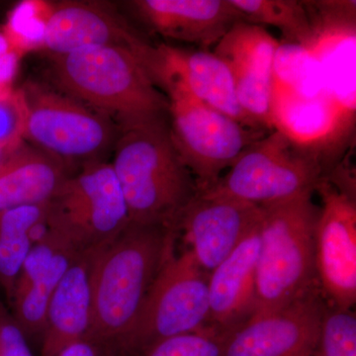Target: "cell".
Here are the masks:
<instances>
[{"label": "cell", "mask_w": 356, "mask_h": 356, "mask_svg": "<svg viewBox=\"0 0 356 356\" xmlns=\"http://www.w3.org/2000/svg\"><path fill=\"white\" fill-rule=\"evenodd\" d=\"M113 154L130 222L177 231L199 188L173 143L170 116L120 128Z\"/></svg>", "instance_id": "1"}, {"label": "cell", "mask_w": 356, "mask_h": 356, "mask_svg": "<svg viewBox=\"0 0 356 356\" xmlns=\"http://www.w3.org/2000/svg\"><path fill=\"white\" fill-rule=\"evenodd\" d=\"M177 238V231L168 227L130 222L102 245L93 271L92 317L86 339L112 353L175 252Z\"/></svg>", "instance_id": "2"}, {"label": "cell", "mask_w": 356, "mask_h": 356, "mask_svg": "<svg viewBox=\"0 0 356 356\" xmlns=\"http://www.w3.org/2000/svg\"><path fill=\"white\" fill-rule=\"evenodd\" d=\"M49 74L51 86L108 117L119 129L170 116L168 97L127 47H90L50 56Z\"/></svg>", "instance_id": "3"}, {"label": "cell", "mask_w": 356, "mask_h": 356, "mask_svg": "<svg viewBox=\"0 0 356 356\" xmlns=\"http://www.w3.org/2000/svg\"><path fill=\"white\" fill-rule=\"evenodd\" d=\"M313 194L261 207L254 316L322 292L316 267L320 208Z\"/></svg>", "instance_id": "4"}, {"label": "cell", "mask_w": 356, "mask_h": 356, "mask_svg": "<svg viewBox=\"0 0 356 356\" xmlns=\"http://www.w3.org/2000/svg\"><path fill=\"white\" fill-rule=\"evenodd\" d=\"M19 89L28 144L72 168L113 152L120 129L108 117L47 83L28 81Z\"/></svg>", "instance_id": "5"}, {"label": "cell", "mask_w": 356, "mask_h": 356, "mask_svg": "<svg viewBox=\"0 0 356 356\" xmlns=\"http://www.w3.org/2000/svg\"><path fill=\"white\" fill-rule=\"evenodd\" d=\"M208 278L188 250L173 252L112 355H136L170 337L202 332L209 313Z\"/></svg>", "instance_id": "6"}, {"label": "cell", "mask_w": 356, "mask_h": 356, "mask_svg": "<svg viewBox=\"0 0 356 356\" xmlns=\"http://www.w3.org/2000/svg\"><path fill=\"white\" fill-rule=\"evenodd\" d=\"M324 165L288 134L273 130L255 140L209 191L257 207L315 192L325 179Z\"/></svg>", "instance_id": "7"}, {"label": "cell", "mask_w": 356, "mask_h": 356, "mask_svg": "<svg viewBox=\"0 0 356 356\" xmlns=\"http://www.w3.org/2000/svg\"><path fill=\"white\" fill-rule=\"evenodd\" d=\"M47 229L81 250L109 243L130 224L111 163L92 161L72 173L47 203Z\"/></svg>", "instance_id": "8"}, {"label": "cell", "mask_w": 356, "mask_h": 356, "mask_svg": "<svg viewBox=\"0 0 356 356\" xmlns=\"http://www.w3.org/2000/svg\"><path fill=\"white\" fill-rule=\"evenodd\" d=\"M165 96L173 143L199 192L212 188L243 152L267 134L243 125L181 89Z\"/></svg>", "instance_id": "9"}, {"label": "cell", "mask_w": 356, "mask_h": 356, "mask_svg": "<svg viewBox=\"0 0 356 356\" xmlns=\"http://www.w3.org/2000/svg\"><path fill=\"white\" fill-rule=\"evenodd\" d=\"M131 51L165 95L181 89L243 125L261 130L238 104L231 70L216 54L201 49L185 50L170 44H152L144 39Z\"/></svg>", "instance_id": "10"}, {"label": "cell", "mask_w": 356, "mask_h": 356, "mask_svg": "<svg viewBox=\"0 0 356 356\" xmlns=\"http://www.w3.org/2000/svg\"><path fill=\"white\" fill-rule=\"evenodd\" d=\"M323 198L316 229V267L325 301L343 309L356 302L355 194L325 178L316 189Z\"/></svg>", "instance_id": "11"}, {"label": "cell", "mask_w": 356, "mask_h": 356, "mask_svg": "<svg viewBox=\"0 0 356 356\" xmlns=\"http://www.w3.org/2000/svg\"><path fill=\"white\" fill-rule=\"evenodd\" d=\"M280 43L264 26L236 23L214 47L233 76L238 104L261 130H273L274 72Z\"/></svg>", "instance_id": "12"}, {"label": "cell", "mask_w": 356, "mask_h": 356, "mask_svg": "<svg viewBox=\"0 0 356 356\" xmlns=\"http://www.w3.org/2000/svg\"><path fill=\"white\" fill-rule=\"evenodd\" d=\"M325 302L317 292L254 316L222 339V356H313Z\"/></svg>", "instance_id": "13"}, {"label": "cell", "mask_w": 356, "mask_h": 356, "mask_svg": "<svg viewBox=\"0 0 356 356\" xmlns=\"http://www.w3.org/2000/svg\"><path fill=\"white\" fill-rule=\"evenodd\" d=\"M261 208L199 192L185 209L177 227L199 266L210 273L229 257L259 224Z\"/></svg>", "instance_id": "14"}, {"label": "cell", "mask_w": 356, "mask_h": 356, "mask_svg": "<svg viewBox=\"0 0 356 356\" xmlns=\"http://www.w3.org/2000/svg\"><path fill=\"white\" fill-rule=\"evenodd\" d=\"M259 245V224L240 245L209 273V313L202 332L222 341L254 317L257 309Z\"/></svg>", "instance_id": "15"}, {"label": "cell", "mask_w": 356, "mask_h": 356, "mask_svg": "<svg viewBox=\"0 0 356 356\" xmlns=\"http://www.w3.org/2000/svg\"><path fill=\"white\" fill-rule=\"evenodd\" d=\"M140 38L108 4L65 0L50 3L40 49L48 51L49 56L90 47L130 49Z\"/></svg>", "instance_id": "16"}, {"label": "cell", "mask_w": 356, "mask_h": 356, "mask_svg": "<svg viewBox=\"0 0 356 356\" xmlns=\"http://www.w3.org/2000/svg\"><path fill=\"white\" fill-rule=\"evenodd\" d=\"M133 13L152 32L165 38L215 47L242 16L229 0H134Z\"/></svg>", "instance_id": "17"}, {"label": "cell", "mask_w": 356, "mask_h": 356, "mask_svg": "<svg viewBox=\"0 0 356 356\" xmlns=\"http://www.w3.org/2000/svg\"><path fill=\"white\" fill-rule=\"evenodd\" d=\"M102 247L79 252L56 288L47 309L42 356H58L67 346L88 337L93 271Z\"/></svg>", "instance_id": "18"}, {"label": "cell", "mask_w": 356, "mask_h": 356, "mask_svg": "<svg viewBox=\"0 0 356 356\" xmlns=\"http://www.w3.org/2000/svg\"><path fill=\"white\" fill-rule=\"evenodd\" d=\"M72 170L20 140L0 158V210L48 203Z\"/></svg>", "instance_id": "19"}, {"label": "cell", "mask_w": 356, "mask_h": 356, "mask_svg": "<svg viewBox=\"0 0 356 356\" xmlns=\"http://www.w3.org/2000/svg\"><path fill=\"white\" fill-rule=\"evenodd\" d=\"M79 252L70 245L62 248L40 273L16 283L9 308L26 337L43 334L51 296Z\"/></svg>", "instance_id": "20"}, {"label": "cell", "mask_w": 356, "mask_h": 356, "mask_svg": "<svg viewBox=\"0 0 356 356\" xmlns=\"http://www.w3.org/2000/svg\"><path fill=\"white\" fill-rule=\"evenodd\" d=\"M46 207L47 203L0 210V293L8 307L33 245L32 232L43 221Z\"/></svg>", "instance_id": "21"}, {"label": "cell", "mask_w": 356, "mask_h": 356, "mask_svg": "<svg viewBox=\"0 0 356 356\" xmlns=\"http://www.w3.org/2000/svg\"><path fill=\"white\" fill-rule=\"evenodd\" d=\"M243 22L278 28L289 43L313 49L314 32L303 1L296 0H229Z\"/></svg>", "instance_id": "22"}, {"label": "cell", "mask_w": 356, "mask_h": 356, "mask_svg": "<svg viewBox=\"0 0 356 356\" xmlns=\"http://www.w3.org/2000/svg\"><path fill=\"white\" fill-rule=\"evenodd\" d=\"M313 356H356V315L325 302Z\"/></svg>", "instance_id": "23"}, {"label": "cell", "mask_w": 356, "mask_h": 356, "mask_svg": "<svg viewBox=\"0 0 356 356\" xmlns=\"http://www.w3.org/2000/svg\"><path fill=\"white\" fill-rule=\"evenodd\" d=\"M314 32V44L321 36H346L355 32V1H305Z\"/></svg>", "instance_id": "24"}, {"label": "cell", "mask_w": 356, "mask_h": 356, "mask_svg": "<svg viewBox=\"0 0 356 356\" xmlns=\"http://www.w3.org/2000/svg\"><path fill=\"white\" fill-rule=\"evenodd\" d=\"M130 356H222V341L206 332L170 337Z\"/></svg>", "instance_id": "25"}, {"label": "cell", "mask_w": 356, "mask_h": 356, "mask_svg": "<svg viewBox=\"0 0 356 356\" xmlns=\"http://www.w3.org/2000/svg\"><path fill=\"white\" fill-rule=\"evenodd\" d=\"M25 106L20 89H6L0 95V149L9 151L22 140Z\"/></svg>", "instance_id": "26"}, {"label": "cell", "mask_w": 356, "mask_h": 356, "mask_svg": "<svg viewBox=\"0 0 356 356\" xmlns=\"http://www.w3.org/2000/svg\"><path fill=\"white\" fill-rule=\"evenodd\" d=\"M0 356H33L10 308L0 298Z\"/></svg>", "instance_id": "27"}, {"label": "cell", "mask_w": 356, "mask_h": 356, "mask_svg": "<svg viewBox=\"0 0 356 356\" xmlns=\"http://www.w3.org/2000/svg\"><path fill=\"white\" fill-rule=\"evenodd\" d=\"M105 353H109L98 344L84 339L67 346L58 356H103Z\"/></svg>", "instance_id": "28"}, {"label": "cell", "mask_w": 356, "mask_h": 356, "mask_svg": "<svg viewBox=\"0 0 356 356\" xmlns=\"http://www.w3.org/2000/svg\"><path fill=\"white\" fill-rule=\"evenodd\" d=\"M11 86H0V95H1L2 92H4V91L6 90V89L10 88Z\"/></svg>", "instance_id": "29"}, {"label": "cell", "mask_w": 356, "mask_h": 356, "mask_svg": "<svg viewBox=\"0 0 356 356\" xmlns=\"http://www.w3.org/2000/svg\"><path fill=\"white\" fill-rule=\"evenodd\" d=\"M4 153H6V151H2V149H0V158H1L2 156H3Z\"/></svg>", "instance_id": "30"}]
</instances>
